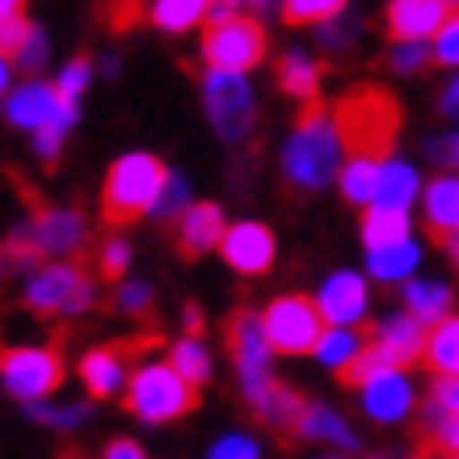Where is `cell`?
Listing matches in <instances>:
<instances>
[{
	"label": "cell",
	"instance_id": "6da1fadb",
	"mask_svg": "<svg viewBox=\"0 0 459 459\" xmlns=\"http://www.w3.org/2000/svg\"><path fill=\"white\" fill-rule=\"evenodd\" d=\"M342 156L346 143L337 135L333 110H325V101H304L299 123L282 148V181L295 195H316L342 173Z\"/></svg>",
	"mask_w": 459,
	"mask_h": 459
},
{
	"label": "cell",
	"instance_id": "7a4b0ae2",
	"mask_svg": "<svg viewBox=\"0 0 459 459\" xmlns=\"http://www.w3.org/2000/svg\"><path fill=\"white\" fill-rule=\"evenodd\" d=\"M329 110H333L337 135L346 143V156H371V160H388L392 156L404 110L384 84H354Z\"/></svg>",
	"mask_w": 459,
	"mask_h": 459
},
{
	"label": "cell",
	"instance_id": "3957f363",
	"mask_svg": "<svg viewBox=\"0 0 459 459\" xmlns=\"http://www.w3.org/2000/svg\"><path fill=\"white\" fill-rule=\"evenodd\" d=\"M169 169L160 156L152 152H126L118 156L101 181V220L110 228H126V223L143 220L156 207V198L165 190Z\"/></svg>",
	"mask_w": 459,
	"mask_h": 459
},
{
	"label": "cell",
	"instance_id": "277c9868",
	"mask_svg": "<svg viewBox=\"0 0 459 459\" xmlns=\"http://www.w3.org/2000/svg\"><path fill=\"white\" fill-rule=\"evenodd\" d=\"M126 413H135L148 426H165L198 409V388L178 376L173 362H143L126 384Z\"/></svg>",
	"mask_w": 459,
	"mask_h": 459
},
{
	"label": "cell",
	"instance_id": "5b68a950",
	"mask_svg": "<svg viewBox=\"0 0 459 459\" xmlns=\"http://www.w3.org/2000/svg\"><path fill=\"white\" fill-rule=\"evenodd\" d=\"M98 299V282L81 262H56L34 270L26 282V307L34 316H72Z\"/></svg>",
	"mask_w": 459,
	"mask_h": 459
},
{
	"label": "cell",
	"instance_id": "8992f818",
	"mask_svg": "<svg viewBox=\"0 0 459 459\" xmlns=\"http://www.w3.org/2000/svg\"><path fill=\"white\" fill-rule=\"evenodd\" d=\"M203 101H207V118L223 143H245L257 126V98H253L245 72H223L211 68L203 76Z\"/></svg>",
	"mask_w": 459,
	"mask_h": 459
},
{
	"label": "cell",
	"instance_id": "52a82bcc",
	"mask_svg": "<svg viewBox=\"0 0 459 459\" xmlns=\"http://www.w3.org/2000/svg\"><path fill=\"white\" fill-rule=\"evenodd\" d=\"M262 325L270 346L279 354H316L320 337L329 329L320 304L307 299V295H279V299H270L262 312Z\"/></svg>",
	"mask_w": 459,
	"mask_h": 459
},
{
	"label": "cell",
	"instance_id": "ba28073f",
	"mask_svg": "<svg viewBox=\"0 0 459 459\" xmlns=\"http://www.w3.org/2000/svg\"><path fill=\"white\" fill-rule=\"evenodd\" d=\"M0 379L17 401H42L64 384V354L59 346H4L0 342Z\"/></svg>",
	"mask_w": 459,
	"mask_h": 459
},
{
	"label": "cell",
	"instance_id": "9c48e42d",
	"mask_svg": "<svg viewBox=\"0 0 459 459\" xmlns=\"http://www.w3.org/2000/svg\"><path fill=\"white\" fill-rule=\"evenodd\" d=\"M270 51L265 30L249 17H228L215 22L203 34V64L207 68H223V72H253Z\"/></svg>",
	"mask_w": 459,
	"mask_h": 459
},
{
	"label": "cell",
	"instance_id": "30bf717a",
	"mask_svg": "<svg viewBox=\"0 0 459 459\" xmlns=\"http://www.w3.org/2000/svg\"><path fill=\"white\" fill-rule=\"evenodd\" d=\"M240 388H245V401H249L253 418L291 446L295 426H299V418H304V409H307L304 392L291 388V384H282V379H274V376H262V379H253V384H240Z\"/></svg>",
	"mask_w": 459,
	"mask_h": 459
},
{
	"label": "cell",
	"instance_id": "8fae6325",
	"mask_svg": "<svg viewBox=\"0 0 459 459\" xmlns=\"http://www.w3.org/2000/svg\"><path fill=\"white\" fill-rule=\"evenodd\" d=\"M223 337H228V354H232V362H237V371H240V384L274 376V371H270V354H274V346H270L265 325L253 307H237V312L228 316Z\"/></svg>",
	"mask_w": 459,
	"mask_h": 459
},
{
	"label": "cell",
	"instance_id": "7c38bea8",
	"mask_svg": "<svg viewBox=\"0 0 459 459\" xmlns=\"http://www.w3.org/2000/svg\"><path fill=\"white\" fill-rule=\"evenodd\" d=\"M22 232L39 245L42 257H72V253L84 249L89 223H84L81 211H72V207H39L22 223Z\"/></svg>",
	"mask_w": 459,
	"mask_h": 459
},
{
	"label": "cell",
	"instance_id": "4fadbf2b",
	"mask_svg": "<svg viewBox=\"0 0 459 459\" xmlns=\"http://www.w3.org/2000/svg\"><path fill=\"white\" fill-rule=\"evenodd\" d=\"M426 337H430V329H426L413 312H396V316L379 320V325H371V329H367L371 350H376L388 367H401V371H409V367L426 362Z\"/></svg>",
	"mask_w": 459,
	"mask_h": 459
},
{
	"label": "cell",
	"instance_id": "5bb4252c",
	"mask_svg": "<svg viewBox=\"0 0 459 459\" xmlns=\"http://www.w3.org/2000/svg\"><path fill=\"white\" fill-rule=\"evenodd\" d=\"M451 13H455L451 0H392L384 9V30L396 42H426L438 39Z\"/></svg>",
	"mask_w": 459,
	"mask_h": 459
},
{
	"label": "cell",
	"instance_id": "9a60e30c",
	"mask_svg": "<svg viewBox=\"0 0 459 459\" xmlns=\"http://www.w3.org/2000/svg\"><path fill=\"white\" fill-rule=\"evenodd\" d=\"M223 262L232 265L245 279H257L274 265V232L257 220H240L223 232Z\"/></svg>",
	"mask_w": 459,
	"mask_h": 459
},
{
	"label": "cell",
	"instance_id": "2e32d148",
	"mask_svg": "<svg viewBox=\"0 0 459 459\" xmlns=\"http://www.w3.org/2000/svg\"><path fill=\"white\" fill-rule=\"evenodd\" d=\"M9 118L17 126H47V123H59V126H72L76 123V101H64L59 98L56 84L47 81H30L22 84L13 98H9Z\"/></svg>",
	"mask_w": 459,
	"mask_h": 459
},
{
	"label": "cell",
	"instance_id": "e0dca14e",
	"mask_svg": "<svg viewBox=\"0 0 459 459\" xmlns=\"http://www.w3.org/2000/svg\"><path fill=\"white\" fill-rule=\"evenodd\" d=\"M223 232H228V220H223L220 203H195V207H186V215L178 220L173 240H178V253L190 262V257H203V253L220 249Z\"/></svg>",
	"mask_w": 459,
	"mask_h": 459
},
{
	"label": "cell",
	"instance_id": "ac0fdd59",
	"mask_svg": "<svg viewBox=\"0 0 459 459\" xmlns=\"http://www.w3.org/2000/svg\"><path fill=\"white\" fill-rule=\"evenodd\" d=\"M126 367H131V359H126V350L118 346V337L98 350H89L81 359V379H84V388H89V396H98V401L118 396V392L131 384Z\"/></svg>",
	"mask_w": 459,
	"mask_h": 459
},
{
	"label": "cell",
	"instance_id": "d6986e66",
	"mask_svg": "<svg viewBox=\"0 0 459 459\" xmlns=\"http://www.w3.org/2000/svg\"><path fill=\"white\" fill-rule=\"evenodd\" d=\"M362 409L376 421H401L413 409V388L401 376V367H384L362 384Z\"/></svg>",
	"mask_w": 459,
	"mask_h": 459
},
{
	"label": "cell",
	"instance_id": "ffe728a7",
	"mask_svg": "<svg viewBox=\"0 0 459 459\" xmlns=\"http://www.w3.org/2000/svg\"><path fill=\"white\" fill-rule=\"evenodd\" d=\"M316 304L329 325H354V320L367 316V282L354 270H337L333 279L320 287Z\"/></svg>",
	"mask_w": 459,
	"mask_h": 459
},
{
	"label": "cell",
	"instance_id": "44dd1931",
	"mask_svg": "<svg viewBox=\"0 0 459 459\" xmlns=\"http://www.w3.org/2000/svg\"><path fill=\"white\" fill-rule=\"evenodd\" d=\"M426 232L434 245L446 232H459V169H443L426 186Z\"/></svg>",
	"mask_w": 459,
	"mask_h": 459
},
{
	"label": "cell",
	"instance_id": "7402d4cb",
	"mask_svg": "<svg viewBox=\"0 0 459 459\" xmlns=\"http://www.w3.org/2000/svg\"><path fill=\"white\" fill-rule=\"evenodd\" d=\"M295 443H333L342 451H354L359 438L346 426V418L337 409H325V404H307L299 426H295Z\"/></svg>",
	"mask_w": 459,
	"mask_h": 459
},
{
	"label": "cell",
	"instance_id": "603a6c76",
	"mask_svg": "<svg viewBox=\"0 0 459 459\" xmlns=\"http://www.w3.org/2000/svg\"><path fill=\"white\" fill-rule=\"evenodd\" d=\"M320 64L316 59L299 56V51H287L279 59V68H274V81H279L282 93H291L299 101H320Z\"/></svg>",
	"mask_w": 459,
	"mask_h": 459
},
{
	"label": "cell",
	"instance_id": "cb8c5ba5",
	"mask_svg": "<svg viewBox=\"0 0 459 459\" xmlns=\"http://www.w3.org/2000/svg\"><path fill=\"white\" fill-rule=\"evenodd\" d=\"M426 367L434 376H459V316L446 312L434 320L430 337H426Z\"/></svg>",
	"mask_w": 459,
	"mask_h": 459
},
{
	"label": "cell",
	"instance_id": "d4e9b609",
	"mask_svg": "<svg viewBox=\"0 0 459 459\" xmlns=\"http://www.w3.org/2000/svg\"><path fill=\"white\" fill-rule=\"evenodd\" d=\"M379 165L384 160H371V156H350L342 173H337V190L350 207H371L376 203V186H379Z\"/></svg>",
	"mask_w": 459,
	"mask_h": 459
},
{
	"label": "cell",
	"instance_id": "484cf974",
	"mask_svg": "<svg viewBox=\"0 0 459 459\" xmlns=\"http://www.w3.org/2000/svg\"><path fill=\"white\" fill-rule=\"evenodd\" d=\"M404 307L413 312V316L421 320V325H434V320H443L451 307H455V295H451V287L446 282H404Z\"/></svg>",
	"mask_w": 459,
	"mask_h": 459
},
{
	"label": "cell",
	"instance_id": "4316f807",
	"mask_svg": "<svg viewBox=\"0 0 459 459\" xmlns=\"http://www.w3.org/2000/svg\"><path fill=\"white\" fill-rule=\"evenodd\" d=\"M362 245L367 249H384V245H396V240H409V215L396 207H371L362 211Z\"/></svg>",
	"mask_w": 459,
	"mask_h": 459
},
{
	"label": "cell",
	"instance_id": "83f0119b",
	"mask_svg": "<svg viewBox=\"0 0 459 459\" xmlns=\"http://www.w3.org/2000/svg\"><path fill=\"white\" fill-rule=\"evenodd\" d=\"M418 198V173L404 160H384L379 165V186H376V207H396L404 211Z\"/></svg>",
	"mask_w": 459,
	"mask_h": 459
},
{
	"label": "cell",
	"instance_id": "f1b7e54d",
	"mask_svg": "<svg viewBox=\"0 0 459 459\" xmlns=\"http://www.w3.org/2000/svg\"><path fill=\"white\" fill-rule=\"evenodd\" d=\"M215 0H152L148 4V17L152 26H160L165 34H186L190 26H198L203 17L211 13Z\"/></svg>",
	"mask_w": 459,
	"mask_h": 459
},
{
	"label": "cell",
	"instance_id": "f546056e",
	"mask_svg": "<svg viewBox=\"0 0 459 459\" xmlns=\"http://www.w3.org/2000/svg\"><path fill=\"white\" fill-rule=\"evenodd\" d=\"M418 245L413 240H396V245H384V249H371V257H367V270L376 274V279L384 282H401L409 279L413 270H418Z\"/></svg>",
	"mask_w": 459,
	"mask_h": 459
},
{
	"label": "cell",
	"instance_id": "4dcf8cb0",
	"mask_svg": "<svg viewBox=\"0 0 459 459\" xmlns=\"http://www.w3.org/2000/svg\"><path fill=\"white\" fill-rule=\"evenodd\" d=\"M169 362L178 367V376L181 379H190L195 388H203L211 379V354H207V346H203V337H181V342H173L169 346Z\"/></svg>",
	"mask_w": 459,
	"mask_h": 459
},
{
	"label": "cell",
	"instance_id": "1f68e13d",
	"mask_svg": "<svg viewBox=\"0 0 459 459\" xmlns=\"http://www.w3.org/2000/svg\"><path fill=\"white\" fill-rule=\"evenodd\" d=\"M362 350H367V333H354L350 325H329L325 337H320V346H316V359L329 362L337 371V367H346L350 359H359Z\"/></svg>",
	"mask_w": 459,
	"mask_h": 459
},
{
	"label": "cell",
	"instance_id": "d6a6232c",
	"mask_svg": "<svg viewBox=\"0 0 459 459\" xmlns=\"http://www.w3.org/2000/svg\"><path fill=\"white\" fill-rule=\"evenodd\" d=\"M350 0H282V22L287 26H320L329 17L346 13Z\"/></svg>",
	"mask_w": 459,
	"mask_h": 459
},
{
	"label": "cell",
	"instance_id": "836d02e7",
	"mask_svg": "<svg viewBox=\"0 0 459 459\" xmlns=\"http://www.w3.org/2000/svg\"><path fill=\"white\" fill-rule=\"evenodd\" d=\"M186 207H190V186H186L181 173H169V181H165V190H160V198H156L152 215L160 223H178L181 215H186Z\"/></svg>",
	"mask_w": 459,
	"mask_h": 459
},
{
	"label": "cell",
	"instance_id": "e575fe53",
	"mask_svg": "<svg viewBox=\"0 0 459 459\" xmlns=\"http://www.w3.org/2000/svg\"><path fill=\"white\" fill-rule=\"evenodd\" d=\"M384 367H388V362L379 359L376 350H371V342H367V350H362L359 359H350L346 367H337V384H342V388H362V384L376 376V371H384Z\"/></svg>",
	"mask_w": 459,
	"mask_h": 459
},
{
	"label": "cell",
	"instance_id": "d590c367",
	"mask_svg": "<svg viewBox=\"0 0 459 459\" xmlns=\"http://www.w3.org/2000/svg\"><path fill=\"white\" fill-rule=\"evenodd\" d=\"M126 265H131V245H126L123 237H110L106 245H101V253H98V279L123 282Z\"/></svg>",
	"mask_w": 459,
	"mask_h": 459
},
{
	"label": "cell",
	"instance_id": "8d00e7d4",
	"mask_svg": "<svg viewBox=\"0 0 459 459\" xmlns=\"http://www.w3.org/2000/svg\"><path fill=\"white\" fill-rule=\"evenodd\" d=\"M143 4H152V0H101V22H106L110 30L140 26Z\"/></svg>",
	"mask_w": 459,
	"mask_h": 459
},
{
	"label": "cell",
	"instance_id": "74e56055",
	"mask_svg": "<svg viewBox=\"0 0 459 459\" xmlns=\"http://www.w3.org/2000/svg\"><path fill=\"white\" fill-rule=\"evenodd\" d=\"M110 307H118V312H148V307H152V287H148V282L123 279L110 295Z\"/></svg>",
	"mask_w": 459,
	"mask_h": 459
},
{
	"label": "cell",
	"instance_id": "f35d334b",
	"mask_svg": "<svg viewBox=\"0 0 459 459\" xmlns=\"http://www.w3.org/2000/svg\"><path fill=\"white\" fill-rule=\"evenodd\" d=\"M388 64H392V72H421L434 64V51H426V42H396Z\"/></svg>",
	"mask_w": 459,
	"mask_h": 459
},
{
	"label": "cell",
	"instance_id": "ab89813d",
	"mask_svg": "<svg viewBox=\"0 0 459 459\" xmlns=\"http://www.w3.org/2000/svg\"><path fill=\"white\" fill-rule=\"evenodd\" d=\"M434 64H443V68H459V9L446 17V26L438 30V42H434Z\"/></svg>",
	"mask_w": 459,
	"mask_h": 459
},
{
	"label": "cell",
	"instance_id": "60d3db41",
	"mask_svg": "<svg viewBox=\"0 0 459 459\" xmlns=\"http://www.w3.org/2000/svg\"><path fill=\"white\" fill-rule=\"evenodd\" d=\"M89 72H93V64H89V59H84V56H76V59H72L68 68L59 72V81H56L59 98H64V101H76V98H81V89H84V84H89Z\"/></svg>",
	"mask_w": 459,
	"mask_h": 459
},
{
	"label": "cell",
	"instance_id": "b9f144b4",
	"mask_svg": "<svg viewBox=\"0 0 459 459\" xmlns=\"http://www.w3.org/2000/svg\"><path fill=\"white\" fill-rule=\"evenodd\" d=\"M34 34V26L26 22V13H13V17H0V51L4 56H17L26 39Z\"/></svg>",
	"mask_w": 459,
	"mask_h": 459
},
{
	"label": "cell",
	"instance_id": "7bdbcfd3",
	"mask_svg": "<svg viewBox=\"0 0 459 459\" xmlns=\"http://www.w3.org/2000/svg\"><path fill=\"white\" fill-rule=\"evenodd\" d=\"M30 418H34V421H47V426H76V421L89 418V409H84V404H59V409H51V404H39V401H34Z\"/></svg>",
	"mask_w": 459,
	"mask_h": 459
},
{
	"label": "cell",
	"instance_id": "ee69618b",
	"mask_svg": "<svg viewBox=\"0 0 459 459\" xmlns=\"http://www.w3.org/2000/svg\"><path fill=\"white\" fill-rule=\"evenodd\" d=\"M207 459H257V443L245 434H223L220 443L211 446Z\"/></svg>",
	"mask_w": 459,
	"mask_h": 459
},
{
	"label": "cell",
	"instance_id": "f6af8a7d",
	"mask_svg": "<svg viewBox=\"0 0 459 459\" xmlns=\"http://www.w3.org/2000/svg\"><path fill=\"white\" fill-rule=\"evenodd\" d=\"M42 59H47V39H42V30L34 26V34L26 39V47L17 51V64H22V72H39Z\"/></svg>",
	"mask_w": 459,
	"mask_h": 459
},
{
	"label": "cell",
	"instance_id": "bcb514c9",
	"mask_svg": "<svg viewBox=\"0 0 459 459\" xmlns=\"http://www.w3.org/2000/svg\"><path fill=\"white\" fill-rule=\"evenodd\" d=\"M64 131H68V126H59V123L39 126V140H34V152H39L42 160H56L59 148H64Z\"/></svg>",
	"mask_w": 459,
	"mask_h": 459
},
{
	"label": "cell",
	"instance_id": "7dc6e473",
	"mask_svg": "<svg viewBox=\"0 0 459 459\" xmlns=\"http://www.w3.org/2000/svg\"><path fill=\"white\" fill-rule=\"evenodd\" d=\"M350 34H354V22L346 13L342 17H329V22H320V42L325 47H346Z\"/></svg>",
	"mask_w": 459,
	"mask_h": 459
},
{
	"label": "cell",
	"instance_id": "c3c4849f",
	"mask_svg": "<svg viewBox=\"0 0 459 459\" xmlns=\"http://www.w3.org/2000/svg\"><path fill=\"white\" fill-rule=\"evenodd\" d=\"M434 404H443L446 413H459V376H438V384H434L430 392Z\"/></svg>",
	"mask_w": 459,
	"mask_h": 459
},
{
	"label": "cell",
	"instance_id": "681fc988",
	"mask_svg": "<svg viewBox=\"0 0 459 459\" xmlns=\"http://www.w3.org/2000/svg\"><path fill=\"white\" fill-rule=\"evenodd\" d=\"M430 156L443 169H459V135H443V140L430 143Z\"/></svg>",
	"mask_w": 459,
	"mask_h": 459
},
{
	"label": "cell",
	"instance_id": "f907efd6",
	"mask_svg": "<svg viewBox=\"0 0 459 459\" xmlns=\"http://www.w3.org/2000/svg\"><path fill=\"white\" fill-rule=\"evenodd\" d=\"M101 459H148V455H143L140 443H131V438H114V443L106 446V455H101Z\"/></svg>",
	"mask_w": 459,
	"mask_h": 459
},
{
	"label": "cell",
	"instance_id": "816d5d0a",
	"mask_svg": "<svg viewBox=\"0 0 459 459\" xmlns=\"http://www.w3.org/2000/svg\"><path fill=\"white\" fill-rule=\"evenodd\" d=\"M438 110H443L446 118H459V76L443 89V98H438Z\"/></svg>",
	"mask_w": 459,
	"mask_h": 459
},
{
	"label": "cell",
	"instance_id": "f5cc1de1",
	"mask_svg": "<svg viewBox=\"0 0 459 459\" xmlns=\"http://www.w3.org/2000/svg\"><path fill=\"white\" fill-rule=\"evenodd\" d=\"M181 320H186V333H190V337H203V329H207V320H203V307H198V304H186Z\"/></svg>",
	"mask_w": 459,
	"mask_h": 459
},
{
	"label": "cell",
	"instance_id": "db71d44e",
	"mask_svg": "<svg viewBox=\"0 0 459 459\" xmlns=\"http://www.w3.org/2000/svg\"><path fill=\"white\" fill-rule=\"evenodd\" d=\"M26 9V0H0V17H13Z\"/></svg>",
	"mask_w": 459,
	"mask_h": 459
},
{
	"label": "cell",
	"instance_id": "11a10c76",
	"mask_svg": "<svg viewBox=\"0 0 459 459\" xmlns=\"http://www.w3.org/2000/svg\"><path fill=\"white\" fill-rule=\"evenodd\" d=\"M9 76H13V68H9V56H4V51H0V93H4V89H9Z\"/></svg>",
	"mask_w": 459,
	"mask_h": 459
},
{
	"label": "cell",
	"instance_id": "9f6ffc18",
	"mask_svg": "<svg viewBox=\"0 0 459 459\" xmlns=\"http://www.w3.org/2000/svg\"><path fill=\"white\" fill-rule=\"evenodd\" d=\"M220 4H232V9H240V4H253V9H265V4H274V0H220Z\"/></svg>",
	"mask_w": 459,
	"mask_h": 459
},
{
	"label": "cell",
	"instance_id": "6f0895ef",
	"mask_svg": "<svg viewBox=\"0 0 459 459\" xmlns=\"http://www.w3.org/2000/svg\"><path fill=\"white\" fill-rule=\"evenodd\" d=\"M320 459H350V455H320Z\"/></svg>",
	"mask_w": 459,
	"mask_h": 459
},
{
	"label": "cell",
	"instance_id": "680465c9",
	"mask_svg": "<svg viewBox=\"0 0 459 459\" xmlns=\"http://www.w3.org/2000/svg\"><path fill=\"white\" fill-rule=\"evenodd\" d=\"M64 459H81V455H64Z\"/></svg>",
	"mask_w": 459,
	"mask_h": 459
},
{
	"label": "cell",
	"instance_id": "91938a15",
	"mask_svg": "<svg viewBox=\"0 0 459 459\" xmlns=\"http://www.w3.org/2000/svg\"><path fill=\"white\" fill-rule=\"evenodd\" d=\"M451 4H455V9H459V0H451Z\"/></svg>",
	"mask_w": 459,
	"mask_h": 459
}]
</instances>
